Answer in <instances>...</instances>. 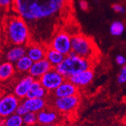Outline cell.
<instances>
[{"label": "cell", "instance_id": "24", "mask_svg": "<svg viewBox=\"0 0 126 126\" xmlns=\"http://www.w3.org/2000/svg\"><path fill=\"white\" fill-rule=\"evenodd\" d=\"M28 112H29V110L27 109V108L25 106V105L23 103H21L19 104L17 110H16V113H17V114H18V115H20L21 116H23Z\"/></svg>", "mask_w": 126, "mask_h": 126}, {"label": "cell", "instance_id": "15", "mask_svg": "<svg viewBox=\"0 0 126 126\" xmlns=\"http://www.w3.org/2000/svg\"><path fill=\"white\" fill-rule=\"evenodd\" d=\"M27 108L29 112L38 113L47 107V102L45 98H25L22 102Z\"/></svg>", "mask_w": 126, "mask_h": 126}, {"label": "cell", "instance_id": "21", "mask_svg": "<svg viewBox=\"0 0 126 126\" xmlns=\"http://www.w3.org/2000/svg\"><path fill=\"white\" fill-rule=\"evenodd\" d=\"M23 116L14 113L5 119L4 126H23Z\"/></svg>", "mask_w": 126, "mask_h": 126}, {"label": "cell", "instance_id": "4", "mask_svg": "<svg viewBox=\"0 0 126 126\" xmlns=\"http://www.w3.org/2000/svg\"><path fill=\"white\" fill-rule=\"evenodd\" d=\"M72 52L77 55L92 60L95 57L96 48L94 42L89 37L80 33H74L71 37Z\"/></svg>", "mask_w": 126, "mask_h": 126}, {"label": "cell", "instance_id": "7", "mask_svg": "<svg viewBox=\"0 0 126 126\" xmlns=\"http://www.w3.org/2000/svg\"><path fill=\"white\" fill-rule=\"evenodd\" d=\"M65 79L66 78L55 68H52L50 71L41 76L38 80L47 91L52 93Z\"/></svg>", "mask_w": 126, "mask_h": 126}, {"label": "cell", "instance_id": "17", "mask_svg": "<svg viewBox=\"0 0 126 126\" xmlns=\"http://www.w3.org/2000/svg\"><path fill=\"white\" fill-rule=\"evenodd\" d=\"M26 55V48L23 45H14L7 52L6 58L11 63H16L23 56Z\"/></svg>", "mask_w": 126, "mask_h": 126}, {"label": "cell", "instance_id": "14", "mask_svg": "<svg viewBox=\"0 0 126 126\" xmlns=\"http://www.w3.org/2000/svg\"><path fill=\"white\" fill-rule=\"evenodd\" d=\"M38 123L40 125H46L50 124H56L59 120V113L55 109L45 108L37 113Z\"/></svg>", "mask_w": 126, "mask_h": 126}, {"label": "cell", "instance_id": "22", "mask_svg": "<svg viewBox=\"0 0 126 126\" xmlns=\"http://www.w3.org/2000/svg\"><path fill=\"white\" fill-rule=\"evenodd\" d=\"M125 31V25L122 22L116 21H113L110 27V32L113 36H119Z\"/></svg>", "mask_w": 126, "mask_h": 126}, {"label": "cell", "instance_id": "18", "mask_svg": "<svg viewBox=\"0 0 126 126\" xmlns=\"http://www.w3.org/2000/svg\"><path fill=\"white\" fill-rule=\"evenodd\" d=\"M65 55L60 53L59 51L47 46V51L45 58L50 62L53 68L56 67L65 59Z\"/></svg>", "mask_w": 126, "mask_h": 126}, {"label": "cell", "instance_id": "31", "mask_svg": "<svg viewBox=\"0 0 126 126\" xmlns=\"http://www.w3.org/2000/svg\"><path fill=\"white\" fill-rule=\"evenodd\" d=\"M41 126H59L58 124H50V125H41Z\"/></svg>", "mask_w": 126, "mask_h": 126}, {"label": "cell", "instance_id": "23", "mask_svg": "<svg viewBox=\"0 0 126 126\" xmlns=\"http://www.w3.org/2000/svg\"><path fill=\"white\" fill-rule=\"evenodd\" d=\"M23 123L27 126H33L38 123L37 113L32 112H28L26 115L23 116Z\"/></svg>", "mask_w": 126, "mask_h": 126}, {"label": "cell", "instance_id": "20", "mask_svg": "<svg viewBox=\"0 0 126 126\" xmlns=\"http://www.w3.org/2000/svg\"><path fill=\"white\" fill-rule=\"evenodd\" d=\"M32 64H33V61L27 55H25L22 58H20L18 61L15 63V68L20 73H26V72L29 73Z\"/></svg>", "mask_w": 126, "mask_h": 126}, {"label": "cell", "instance_id": "10", "mask_svg": "<svg viewBox=\"0 0 126 126\" xmlns=\"http://www.w3.org/2000/svg\"><path fill=\"white\" fill-rule=\"evenodd\" d=\"M46 51L47 45L41 43L32 42L26 47V55L33 62L44 59L46 57Z\"/></svg>", "mask_w": 126, "mask_h": 126}, {"label": "cell", "instance_id": "16", "mask_svg": "<svg viewBox=\"0 0 126 126\" xmlns=\"http://www.w3.org/2000/svg\"><path fill=\"white\" fill-rule=\"evenodd\" d=\"M48 93L49 92L42 86V85L41 84L38 79H35L30 87V89L27 94L26 98H45L47 96H48Z\"/></svg>", "mask_w": 126, "mask_h": 126}, {"label": "cell", "instance_id": "19", "mask_svg": "<svg viewBox=\"0 0 126 126\" xmlns=\"http://www.w3.org/2000/svg\"><path fill=\"white\" fill-rule=\"evenodd\" d=\"M14 73V67L12 63L7 61L0 64V81H5L11 78Z\"/></svg>", "mask_w": 126, "mask_h": 126}, {"label": "cell", "instance_id": "29", "mask_svg": "<svg viewBox=\"0 0 126 126\" xmlns=\"http://www.w3.org/2000/svg\"><path fill=\"white\" fill-rule=\"evenodd\" d=\"M79 5H80V8L83 11H87L89 8V5L85 0H80V2H79Z\"/></svg>", "mask_w": 126, "mask_h": 126}, {"label": "cell", "instance_id": "27", "mask_svg": "<svg viewBox=\"0 0 126 126\" xmlns=\"http://www.w3.org/2000/svg\"><path fill=\"white\" fill-rule=\"evenodd\" d=\"M116 64L119 66H124L126 64V58L123 55H117L116 57Z\"/></svg>", "mask_w": 126, "mask_h": 126}, {"label": "cell", "instance_id": "12", "mask_svg": "<svg viewBox=\"0 0 126 126\" xmlns=\"http://www.w3.org/2000/svg\"><path fill=\"white\" fill-rule=\"evenodd\" d=\"M93 78L94 71L92 69H89L71 76L68 80H70L79 88H80L89 85L93 80Z\"/></svg>", "mask_w": 126, "mask_h": 126}, {"label": "cell", "instance_id": "1", "mask_svg": "<svg viewBox=\"0 0 126 126\" xmlns=\"http://www.w3.org/2000/svg\"><path fill=\"white\" fill-rule=\"evenodd\" d=\"M14 10L29 25L33 42L47 45L71 13V0H14Z\"/></svg>", "mask_w": 126, "mask_h": 126}, {"label": "cell", "instance_id": "5", "mask_svg": "<svg viewBox=\"0 0 126 126\" xmlns=\"http://www.w3.org/2000/svg\"><path fill=\"white\" fill-rule=\"evenodd\" d=\"M71 37L72 35L68 33L66 30L59 29L53 34L47 46L52 48L66 56L72 51Z\"/></svg>", "mask_w": 126, "mask_h": 126}, {"label": "cell", "instance_id": "3", "mask_svg": "<svg viewBox=\"0 0 126 126\" xmlns=\"http://www.w3.org/2000/svg\"><path fill=\"white\" fill-rule=\"evenodd\" d=\"M93 66L92 60L82 57L74 52L65 57V59L55 69L60 73L66 79L80 72L92 69Z\"/></svg>", "mask_w": 126, "mask_h": 126}, {"label": "cell", "instance_id": "28", "mask_svg": "<svg viewBox=\"0 0 126 126\" xmlns=\"http://www.w3.org/2000/svg\"><path fill=\"white\" fill-rule=\"evenodd\" d=\"M117 82L119 84H124L126 82V73L121 72L119 73V74L117 76Z\"/></svg>", "mask_w": 126, "mask_h": 126}, {"label": "cell", "instance_id": "8", "mask_svg": "<svg viewBox=\"0 0 126 126\" xmlns=\"http://www.w3.org/2000/svg\"><path fill=\"white\" fill-rule=\"evenodd\" d=\"M20 101L14 94H8L0 99V117L5 119L16 113Z\"/></svg>", "mask_w": 126, "mask_h": 126}, {"label": "cell", "instance_id": "11", "mask_svg": "<svg viewBox=\"0 0 126 126\" xmlns=\"http://www.w3.org/2000/svg\"><path fill=\"white\" fill-rule=\"evenodd\" d=\"M52 68V65L46 58L41 60L33 62L32 66L31 67L29 74L32 76L35 79H40V78L43 76L46 73L50 71Z\"/></svg>", "mask_w": 126, "mask_h": 126}, {"label": "cell", "instance_id": "32", "mask_svg": "<svg viewBox=\"0 0 126 126\" xmlns=\"http://www.w3.org/2000/svg\"><path fill=\"white\" fill-rule=\"evenodd\" d=\"M0 32H1V29H0Z\"/></svg>", "mask_w": 126, "mask_h": 126}, {"label": "cell", "instance_id": "30", "mask_svg": "<svg viewBox=\"0 0 126 126\" xmlns=\"http://www.w3.org/2000/svg\"><path fill=\"white\" fill-rule=\"evenodd\" d=\"M121 72H123V73H126V64L122 67V68L121 70Z\"/></svg>", "mask_w": 126, "mask_h": 126}, {"label": "cell", "instance_id": "9", "mask_svg": "<svg viewBox=\"0 0 126 126\" xmlns=\"http://www.w3.org/2000/svg\"><path fill=\"white\" fill-rule=\"evenodd\" d=\"M79 88L70 80L65 79L51 94L54 98H64L78 94Z\"/></svg>", "mask_w": 126, "mask_h": 126}, {"label": "cell", "instance_id": "26", "mask_svg": "<svg viewBox=\"0 0 126 126\" xmlns=\"http://www.w3.org/2000/svg\"><path fill=\"white\" fill-rule=\"evenodd\" d=\"M112 9L116 12V13H119V14H123L125 13V8H124L123 5H122L121 4H118V3H116V4H113L112 5Z\"/></svg>", "mask_w": 126, "mask_h": 126}, {"label": "cell", "instance_id": "2", "mask_svg": "<svg viewBox=\"0 0 126 126\" xmlns=\"http://www.w3.org/2000/svg\"><path fill=\"white\" fill-rule=\"evenodd\" d=\"M7 39L14 45H28L32 38L27 23L19 15L9 18L5 24Z\"/></svg>", "mask_w": 126, "mask_h": 126}, {"label": "cell", "instance_id": "25", "mask_svg": "<svg viewBox=\"0 0 126 126\" xmlns=\"http://www.w3.org/2000/svg\"><path fill=\"white\" fill-rule=\"evenodd\" d=\"M14 0H0V8H8L14 5Z\"/></svg>", "mask_w": 126, "mask_h": 126}, {"label": "cell", "instance_id": "13", "mask_svg": "<svg viewBox=\"0 0 126 126\" xmlns=\"http://www.w3.org/2000/svg\"><path fill=\"white\" fill-rule=\"evenodd\" d=\"M35 78L29 74L23 77L14 88V95L19 99H25Z\"/></svg>", "mask_w": 126, "mask_h": 126}, {"label": "cell", "instance_id": "6", "mask_svg": "<svg viewBox=\"0 0 126 126\" xmlns=\"http://www.w3.org/2000/svg\"><path fill=\"white\" fill-rule=\"evenodd\" d=\"M80 103L78 94L64 98H54L53 107L61 114H69L73 113Z\"/></svg>", "mask_w": 126, "mask_h": 126}]
</instances>
